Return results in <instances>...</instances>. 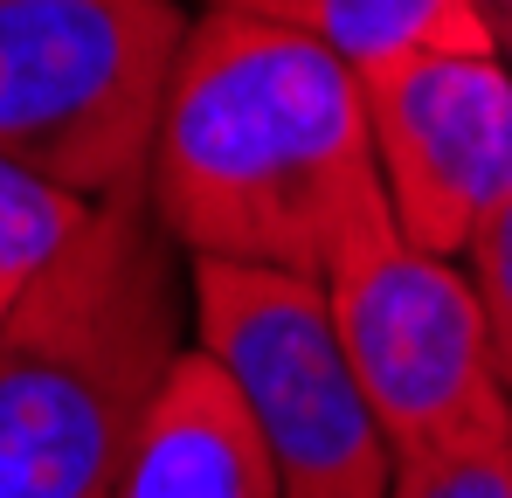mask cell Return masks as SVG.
<instances>
[{"instance_id": "cell-1", "label": "cell", "mask_w": 512, "mask_h": 498, "mask_svg": "<svg viewBox=\"0 0 512 498\" xmlns=\"http://www.w3.org/2000/svg\"><path fill=\"white\" fill-rule=\"evenodd\" d=\"M146 208L187 263L319 277L388 222L360 77L333 49L208 7L167 90Z\"/></svg>"}, {"instance_id": "cell-2", "label": "cell", "mask_w": 512, "mask_h": 498, "mask_svg": "<svg viewBox=\"0 0 512 498\" xmlns=\"http://www.w3.org/2000/svg\"><path fill=\"white\" fill-rule=\"evenodd\" d=\"M180 249L146 194L90 229L0 326V498H111L160 381L187 353Z\"/></svg>"}, {"instance_id": "cell-3", "label": "cell", "mask_w": 512, "mask_h": 498, "mask_svg": "<svg viewBox=\"0 0 512 498\" xmlns=\"http://www.w3.org/2000/svg\"><path fill=\"white\" fill-rule=\"evenodd\" d=\"M173 0H0V153L84 194H146L187 49Z\"/></svg>"}, {"instance_id": "cell-4", "label": "cell", "mask_w": 512, "mask_h": 498, "mask_svg": "<svg viewBox=\"0 0 512 498\" xmlns=\"http://www.w3.org/2000/svg\"><path fill=\"white\" fill-rule=\"evenodd\" d=\"M194 346L243 395L284 498H388L395 450L360 395L319 277L187 263Z\"/></svg>"}, {"instance_id": "cell-5", "label": "cell", "mask_w": 512, "mask_h": 498, "mask_svg": "<svg viewBox=\"0 0 512 498\" xmlns=\"http://www.w3.org/2000/svg\"><path fill=\"white\" fill-rule=\"evenodd\" d=\"M326 305L395 464L512 436V395L457 256L416 249L388 215L340 249Z\"/></svg>"}, {"instance_id": "cell-6", "label": "cell", "mask_w": 512, "mask_h": 498, "mask_svg": "<svg viewBox=\"0 0 512 498\" xmlns=\"http://www.w3.org/2000/svg\"><path fill=\"white\" fill-rule=\"evenodd\" d=\"M360 97L395 229L429 256H464L512 187V63L499 49H429L360 77Z\"/></svg>"}, {"instance_id": "cell-7", "label": "cell", "mask_w": 512, "mask_h": 498, "mask_svg": "<svg viewBox=\"0 0 512 498\" xmlns=\"http://www.w3.org/2000/svg\"><path fill=\"white\" fill-rule=\"evenodd\" d=\"M111 498H284L229 374L187 346L132 436Z\"/></svg>"}, {"instance_id": "cell-8", "label": "cell", "mask_w": 512, "mask_h": 498, "mask_svg": "<svg viewBox=\"0 0 512 498\" xmlns=\"http://www.w3.org/2000/svg\"><path fill=\"white\" fill-rule=\"evenodd\" d=\"M256 21H277L319 49H333L353 77L395 70L429 49H492L478 0H215Z\"/></svg>"}, {"instance_id": "cell-9", "label": "cell", "mask_w": 512, "mask_h": 498, "mask_svg": "<svg viewBox=\"0 0 512 498\" xmlns=\"http://www.w3.org/2000/svg\"><path fill=\"white\" fill-rule=\"evenodd\" d=\"M97 215V201L28 173L21 160L0 153V326L21 312V298L63 263V249L77 243Z\"/></svg>"}, {"instance_id": "cell-10", "label": "cell", "mask_w": 512, "mask_h": 498, "mask_svg": "<svg viewBox=\"0 0 512 498\" xmlns=\"http://www.w3.org/2000/svg\"><path fill=\"white\" fill-rule=\"evenodd\" d=\"M457 263H464V277L478 291V312H485V332H492V360H499V381L512 395V187L485 208V222L471 229Z\"/></svg>"}, {"instance_id": "cell-11", "label": "cell", "mask_w": 512, "mask_h": 498, "mask_svg": "<svg viewBox=\"0 0 512 498\" xmlns=\"http://www.w3.org/2000/svg\"><path fill=\"white\" fill-rule=\"evenodd\" d=\"M388 498H512V436L409 457V464H395V492Z\"/></svg>"}, {"instance_id": "cell-12", "label": "cell", "mask_w": 512, "mask_h": 498, "mask_svg": "<svg viewBox=\"0 0 512 498\" xmlns=\"http://www.w3.org/2000/svg\"><path fill=\"white\" fill-rule=\"evenodd\" d=\"M478 14H485V28H492V49L512 63V0H478Z\"/></svg>"}]
</instances>
